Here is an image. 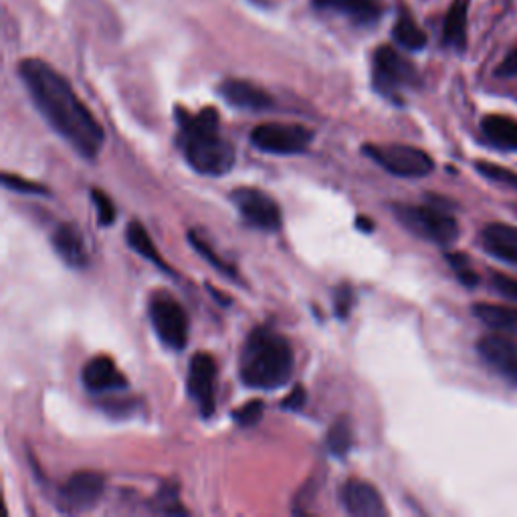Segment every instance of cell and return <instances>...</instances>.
<instances>
[{"mask_svg":"<svg viewBox=\"0 0 517 517\" xmlns=\"http://www.w3.org/2000/svg\"><path fill=\"white\" fill-rule=\"evenodd\" d=\"M419 81L417 69L392 47H380L374 53V87L384 95H394L398 89Z\"/></svg>","mask_w":517,"mask_h":517,"instance_id":"30bf717a","label":"cell"},{"mask_svg":"<svg viewBox=\"0 0 517 517\" xmlns=\"http://www.w3.org/2000/svg\"><path fill=\"white\" fill-rule=\"evenodd\" d=\"M326 443H328V449L334 457H346L348 455V451L352 449V443H354L352 427H350L348 419H338L332 425V429L328 431Z\"/></svg>","mask_w":517,"mask_h":517,"instance_id":"cb8c5ba5","label":"cell"},{"mask_svg":"<svg viewBox=\"0 0 517 517\" xmlns=\"http://www.w3.org/2000/svg\"><path fill=\"white\" fill-rule=\"evenodd\" d=\"M188 239H190V245L206 259V261H209L215 269H219L221 273H227L229 277H235L237 273H235V269L233 267H229L225 261H221V257L211 249V245L209 243H206V241H202L196 233H188Z\"/></svg>","mask_w":517,"mask_h":517,"instance_id":"484cf974","label":"cell"},{"mask_svg":"<svg viewBox=\"0 0 517 517\" xmlns=\"http://www.w3.org/2000/svg\"><path fill=\"white\" fill-rule=\"evenodd\" d=\"M223 99L237 110L263 112L273 108V97L259 85L243 79H227L219 87Z\"/></svg>","mask_w":517,"mask_h":517,"instance_id":"5bb4252c","label":"cell"},{"mask_svg":"<svg viewBox=\"0 0 517 517\" xmlns=\"http://www.w3.org/2000/svg\"><path fill=\"white\" fill-rule=\"evenodd\" d=\"M483 136L497 148L517 150V122L507 116H487L481 122Z\"/></svg>","mask_w":517,"mask_h":517,"instance_id":"44dd1931","label":"cell"},{"mask_svg":"<svg viewBox=\"0 0 517 517\" xmlns=\"http://www.w3.org/2000/svg\"><path fill=\"white\" fill-rule=\"evenodd\" d=\"M467 17H469V0H453V5L445 17L443 41L447 47L463 51L467 45Z\"/></svg>","mask_w":517,"mask_h":517,"instance_id":"ffe728a7","label":"cell"},{"mask_svg":"<svg viewBox=\"0 0 517 517\" xmlns=\"http://www.w3.org/2000/svg\"><path fill=\"white\" fill-rule=\"evenodd\" d=\"M342 503L350 515L356 517H382L386 515V505L380 491L362 479H350L342 487Z\"/></svg>","mask_w":517,"mask_h":517,"instance_id":"7c38bea8","label":"cell"},{"mask_svg":"<svg viewBox=\"0 0 517 517\" xmlns=\"http://www.w3.org/2000/svg\"><path fill=\"white\" fill-rule=\"evenodd\" d=\"M394 215L404 229L437 245H451L459 237L457 221L437 206L394 204Z\"/></svg>","mask_w":517,"mask_h":517,"instance_id":"277c9868","label":"cell"},{"mask_svg":"<svg viewBox=\"0 0 517 517\" xmlns=\"http://www.w3.org/2000/svg\"><path fill=\"white\" fill-rule=\"evenodd\" d=\"M251 3H255V5H259V7H267L271 0H251Z\"/></svg>","mask_w":517,"mask_h":517,"instance_id":"e575fe53","label":"cell"},{"mask_svg":"<svg viewBox=\"0 0 517 517\" xmlns=\"http://www.w3.org/2000/svg\"><path fill=\"white\" fill-rule=\"evenodd\" d=\"M314 140V132L299 124L267 122L251 132V144L267 154L291 156L301 154Z\"/></svg>","mask_w":517,"mask_h":517,"instance_id":"52a82bcc","label":"cell"},{"mask_svg":"<svg viewBox=\"0 0 517 517\" xmlns=\"http://www.w3.org/2000/svg\"><path fill=\"white\" fill-rule=\"evenodd\" d=\"M81 380L89 392L124 390L128 386L126 376L118 370L116 362L108 356L91 358L81 370Z\"/></svg>","mask_w":517,"mask_h":517,"instance_id":"9a60e30c","label":"cell"},{"mask_svg":"<svg viewBox=\"0 0 517 517\" xmlns=\"http://www.w3.org/2000/svg\"><path fill=\"white\" fill-rule=\"evenodd\" d=\"M233 204L237 206L239 215L245 219V223H249L255 229L261 231H279L281 227V211H279V204L265 194L259 188H235L231 194Z\"/></svg>","mask_w":517,"mask_h":517,"instance_id":"9c48e42d","label":"cell"},{"mask_svg":"<svg viewBox=\"0 0 517 517\" xmlns=\"http://www.w3.org/2000/svg\"><path fill=\"white\" fill-rule=\"evenodd\" d=\"M493 287L505 295V297H511L517 301V279H511L507 275H495L493 277Z\"/></svg>","mask_w":517,"mask_h":517,"instance_id":"4dcf8cb0","label":"cell"},{"mask_svg":"<svg viewBox=\"0 0 517 517\" xmlns=\"http://www.w3.org/2000/svg\"><path fill=\"white\" fill-rule=\"evenodd\" d=\"M3 184H5L9 190H15V192L37 194V196H47V194H49L45 186L35 184V182H29V180H25L23 176H15V174H9V172L3 174Z\"/></svg>","mask_w":517,"mask_h":517,"instance_id":"83f0119b","label":"cell"},{"mask_svg":"<svg viewBox=\"0 0 517 517\" xmlns=\"http://www.w3.org/2000/svg\"><path fill=\"white\" fill-rule=\"evenodd\" d=\"M477 350L493 370L517 386V342L507 336L493 334L481 338Z\"/></svg>","mask_w":517,"mask_h":517,"instance_id":"4fadbf2b","label":"cell"},{"mask_svg":"<svg viewBox=\"0 0 517 517\" xmlns=\"http://www.w3.org/2000/svg\"><path fill=\"white\" fill-rule=\"evenodd\" d=\"M473 316L489 326L491 330H497L501 334L517 336V309L495 305V303H475Z\"/></svg>","mask_w":517,"mask_h":517,"instance_id":"d6986e66","label":"cell"},{"mask_svg":"<svg viewBox=\"0 0 517 517\" xmlns=\"http://www.w3.org/2000/svg\"><path fill=\"white\" fill-rule=\"evenodd\" d=\"M293 364V350L287 338L271 328H257L249 334L241 352L239 376L249 388L273 390L291 380Z\"/></svg>","mask_w":517,"mask_h":517,"instance_id":"3957f363","label":"cell"},{"mask_svg":"<svg viewBox=\"0 0 517 517\" xmlns=\"http://www.w3.org/2000/svg\"><path fill=\"white\" fill-rule=\"evenodd\" d=\"M314 7L344 15L358 25H374L382 15L376 0H314Z\"/></svg>","mask_w":517,"mask_h":517,"instance_id":"e0dca14e","label":"cell"},{"mask_svg":"<svg viewBox=\"0 0 517 517\" xmlns=\"http://www.w3.org/2000/svg\"><path fill=\"white\" fill-rule=\"evenodd\" d=\"M19 75L45 122L83 158L93 160L106 140L99 122L77 97L71 83L41 59H23Z\"/></svg>","mask_w":517,"mask_h":517,"instance_id":"6da1fadb","label":"cell"},{"mask_svg":"<svg viewBox=\"0 0 517 517\" xmlns=\"http://www.w3.org/2000/svg\"><path fill=\"white\" fill-rule=\"evenodd\" d=\"M51 243H53L55 253L61 257V261L65 265H69L73 269H81L89 263L85 243L75 227L59 225L51 235Z\"/></svg>","mask_w":517,"mask_h":517,"instance_id":"ac0fdd59","label":"cell"},{"mask_svg":"<svg viewBox=\"0 0 517 517\" xmlns=\"http://www.w3.org/2000/svg\"><path fill=\"white\" fill-rule=\"evenodd\" d=\"M305 404V390L301 386H297L285 400H283V408L285 410H299Z\"/></svg>","mask_w":517,"mask_h":517,"instance_id":"d6a6232c","label":"cell"},{"mask_svg":"<svg viewBox=\"0 0 517 517\" xmlns=\"http://www.w3.org/2000/svg\"><path fill=\"white\" fill-rule=\"evenodd\" d=\"M103 491H106V479L95 471L73 473L59 493V507L67 513H83L93 509Z\"/></svg>","mask_w":517,"mask_h":517,"instance_id":"8fae6325","label":"cell"},{"mask_svg":"<svg viewBox=\"0 0 517 517\" xmlns=\"http://www.w3.org/2000/svg\"><path fill=\"white\" fill-rule=\"evenodd\" d=\"M483 249L499 261L517 265V227L493 223L481 233Z\"/></svg>","mask_w":517,"mask_h":517,"instance_id":"2e32d148","label":"cell"},{"mask_svg":"<svg viewBox=\"0 0 517 517\" xmlns=\"http://www.w3.org/2000/svg\"><path fill=\"white\" fill-rule=\"evenodd\" d=\"M356 227L362 229V231H366V233L374 231V223H372L370 219H364V217H358V219H356Z\"/></svg>","mask_w":517,"mask_h":517,"instance_id":"836d02e7","label":"cell"},{"mask_svg":"<svg viewBox=\"0 0 517 517\" xmlns=\"http://www.w3.org/2000/svg\"><path fill=\"white\" fill-rule=\"evenodd\" d=\"M126 239H128V245H130L138 255H142L144 259L152 261L154 265H158V267H162V269H168L166 263H164V259L160 257V253H158V249H156V245H154L150 233H148L140 223L134 221V223L128 225Z\"/></svg>","mask_w":517,"mask_h":517,"instance_id":"603a6c76","label":"cell"},{"mask_svg":"<svg viewBox=\"0 0 517 517\" xmlns=\"http://www.w3.org/2000/svg\"><path fill=\"white\" fill-rule=\"evenodd\" d=\"M447 259H449V265L455 269V273L459 275V279H461L465 285L473 287V285L477 283V275H475V271L469 267V259H467L465 255H461V253H449Z\"/></svg>","mask_w":517,"mask_h":517,"instance_id":"f1b7e54d","label":"cell"},{"mask_svg":"<svg viewBox=\"0 0 517 517\" xmlns=\"http://www.w3.org/2000/svg\"><path fill=\"white\" fill-rule=\"evenodd\" d=\"M392 37L394 41L408 49V51H421L427 47V35L425 31L415 23V19H412L408 13H402L392 29Z\"/></svg>","mask_w":517,"mask_h":517,"instance_id":"7402d4cb","label":"cell"},{"mask_svg":"<svg viewBox=\"0 0 517 517\" xmlns=\"http://www.w3.org/2000/svg\"><path fill=\"white\" fill-rule=\"evenodd\" d=\"M180 120V144L188 164L204 176H223L235 166V148L219 132V112L204 108L202 112L188 116L178 110Z\"/></svg>","mask_w":517,"mask_h":517,"instance_id":"7a4b0ae2","label":"cell"},{"mask_svg":"<svg viewBox=\"0 0 517 517\" xmlns=\"http://www.w3.org/2000/svg\"><path fill=\"white\" fill-rule=\"evenodd\" d=\"M495 75L497 77H515L517 75V47L511 53H507V57L499 63Z\"/></svg>","mask_w":517,"mask_h":517,"instance_id":"1f68e13d","label":"cell"},{"mask_svg":"<svg viewBox=\"0 0 517 517\" xmlns=\"http://www.w3.org/2000/svg\"><path fill=\"white\" fill-rule=\"evenodd\" d=\"M91 198L95 202V209H97V221L101 227H110L116 221V206L112 202V198L103 192L93 188L91 190Z\"/></svg>","mask_w":517,"mask_h":517,"instance_id":"d4e9b609","label":"cell"},{"mask_svg":"<svg viewBox=\"0 0 517 517\" xmlns=\"http://www.w3.org/2000/svg\"><path fill=\"white\" fill-rule=\"evenodd\" d=\"M148 312L160 342L170 350H184L190 332V322L184 307L166 291H156L150 297Z\"/></svg>","mask_w":517,"mask_h":517,"instance_id":"5b68a950","label":"cell"},{"mask_svg":"<svg viewBox=\"0 0 517 517\" xmlns=\"http://www.w3.org/2000/svg\"><path fill=\"white\" fill-rule=\"evenodd\" d=\"M263 412H265V404L261 400H251L233 412V419L241 427H253L263 419Z\"/></svg>","mask_w":517,"mask_h":517,"instance_id":"4316f807","label":"cell"},{"mask_svg":"<svg viewBox=\"0 0 517 517\" xmlns=\"http://www.w3.org/2000/svg\"><path fill=\"white\" fill-rule=\"evenodd\" d=\"M217 372L215 358L206 352H198L188 364V392L204 419H211L217 408Z\"/></svg>","mask_w":517,"mask_h":517,"instance_id":"ba28073f","label":"cell"},{"mask_svg":"<svg viewBox=\"0 0 517 517\" xmlns=\"http://www.w3.org/2000/svg\"><path fill=\"white\" fill-rule=\"evenodd\" d=\"M334 305H336V314L338 318H348L350 309L354 305V293L352 287L348 283H344L342 287L336 289V297H334Z\"/></svg>","mask_w":517,"mask_h":517,"instance_id":"f546056e","label":"cell"},{"mask_svg":"<svg viewBox=\"0 0 517 517\" xmlns=\"http://www.w3.org/2000/svg\"><path fill=\"white\" fill-rule=\"evenodd\" d=\"M364 152L386 172L400 178H423L435 170L433 158L415 146L406 144H366Z\"/></svg>","mask_w":517,"mask_h":517,"instance_id":"8992f818","label":"cell"}]
</instances>
